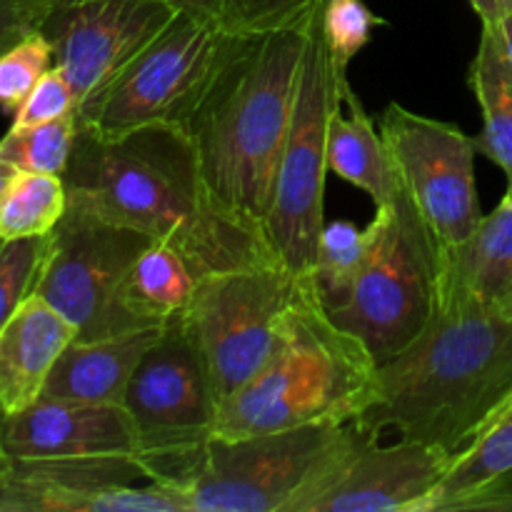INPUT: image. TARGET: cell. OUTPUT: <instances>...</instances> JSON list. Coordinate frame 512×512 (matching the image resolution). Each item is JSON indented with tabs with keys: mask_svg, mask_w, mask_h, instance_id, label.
Here are the masks:
<instances>
[{
	"mask_svg": "<svg viewBox=\"0 0 512 512\" xmlns=\"http://www.w3.org/2000/svg\"><path fill=\"white\" fill-rule=\"evenodd\" d=\"M380 133L405 195L438 240V248L463 243L483 218L475 190L478 143L473 135L445 120L413 113L400 103L383 110Z\"/></svg>",
	"mask_w": 512,
	"mask_h": 512,
	"instance_id": "7c38bea8",
	"label": "cell"
},
{
	"mask_svg": "<svg viewBox=\"0 0 512 512\" xmlns=\"http://www.w3.org/2000/svg\"><path fill=\"white\" fill-rule=\"evenodd\" d=\"M153 238L75 205L50 233L35 295L75 328L78 340L145 330L128 303V275Z\"/></svg>",
	"mask_w": 512,
	"mask_h": 512,
	"instance_id": "9c48e42d",
	"label": "cell"
},
{
	"mask_svg": "<svg viewBox=\"0 0 512 512\" xmlns=\"http://www.w3.org/2000/svg\"><path fill=\"white\" fill-rule=\"evenodd\" d=\"M468 80L483 110V133L475 138L478 153L508 175L512 188V70L495 23H483Z\"/></svg>",
	"mask_w": 512,
	"mask_h": 512,
	"instance_id": "7402d4cb",
	"label": "cell"
},
{
	"mask_svg": "<svg viewBox=\"0 0 512 512\" xmlns=\"http://www.w3.org/2000/svg\"><path fill=\"white\" fill-rule=\"evenodd\" d=\"M160 328L133 330L98 340L75 338L50 370L43 395L73 403H120L145 350Z\"/></svg>",
	"mask_w": 512,
	"mask_h": 512,
	"instance_id": "d6986e66",
	"label": "cell"
},
{
	"mask_svg": "<svg viewBox=\"0 0 512 512\" xmlns=\"http://www.w3.org/2000/svg\"><path fill=\"white\" fill-rule=\"evenodd\" d=\"M75 340V328L40 295H30L0 333V415H13L43 395L50 370Z\"/></svg>",
	"mask_w": 512,
	"mask_h": 512,
	"instance_id": "ac0fdd59",
	"label": "cell"
},
{
	"mask_svg": "<svg viewBox=\"0 0 512 512\" xmlns=\"http://www.w3.org/2000/svg\"><path fill=\"white\" fill-rule=\"evenodd\" d=\"M10 463H13V458H10L8 448H5V440H3V428H0V480L8 475L10 470Z\"/></svg>",
	"mask_w": 512,
	"mask_h": 512,
	"instance_id": "8d00e7d4",
	"label": "cell"
},
{
	"mask_svg": "<svg viewBox=\"0 0 512 512\" xmlns=\"http://www.w3.org/2000/svg\"><path fill=\"white\" fill-rule=\"evenodd\" d=\"M78 120L75 113L63 115L43 125L10 128L0 140V160L18 168L20 173L63 175L73 155Z\"/></svg>",
	"mask_w": 512,
	"mask_h": 512,
	"instance_id": "d4e9b609",
	"label": "cell"
},
{
	"mask_svg": "<svg viewBox=\"0 0 512 512\" xmlns=\"http://www.w3.org/2000/svg\"><path fill=\"white\" fill-rule=\"evenodd\" d=\"M53 68V48L38 30H30L25 38L0 53V108L13 113L23 105L30 90Z\"/></svg>",
	"mask_w": 512,
	"mask_h": 512,
	"instance_id": "f546056e",
	"label": "cell"
},
{
	"mask_svg": "<svg viewBox=\"0 0 512 512\" xmlns=\"http://www.w3.org/2000/svg\"><path fill=\"white\" fill-rule=\"evenodd\" d=\"M328 168L373 198L375 208L388 205L403 190L398 168L390 155L380 125L363 108L350 83L335 105L328 128Z\"/></svg>",
	"mask_w": 512,
	"mask_h": 512,
	"instance_id": "44dd1931",
	"label": "cell"
},
{
	"mask_svg": "<svg viewBox=\"0 0 512 512\" xmlns=\"http://www.w3.org/2000/svg\"><path fill=\"white\" fill-rule=\"evenodd\" d=\"M180 10L170 0H73L43 10L35 30L48 38L53 65L73 88L75 103L83 105Z\"/></svg>",
	"mask_w": 512,
	"mask_h": 512,
	"instance_id": "5bb4252c",
	"label": "cell"
},
{
	"mask_svg": "<svg viewBox=\"0 0 512 512\" xmlns=\"http://www.w3.org/2000/svg\"><path fill=\"white\" fill-rule=\"evenodd\" d=\"M438 308L512 310V188L463 243L440 248Z\"/></svg>",
	"mask_w": 512,
	"mask_h": 512,
	"instance_id": "e0dca14e",
	"label": "cell"
},
{
	"mask_svg": "<svg viewBox=\"0 0 512 512\" xmlns=\"http://www.w3.org/2000/svg\"><path fill=\"white\" fill-rule=\"evenodd\" d=\"M18 3L23 5L25 13L30 15V20H33V28H35V20H38V15L43 13V10L53 8V5H60V3H73V0H18ZM170 3L180 5V8H185V10H195V13L213 15V18L220 20L225 0H170Z\"/></svg>",
	"mask_w": 512,
	"mask_h": 512,
	"instance_id": "d6a6232c",
	"label": "cell"
},
{
	"mask_svg": "<svg viewBox=\"0 0 512 512\" xmlns=\"http://www.w3.org/2000/svg\"><path fill=\"white\" fill-rule=\"evenodd\" d=\"M230 40L233 33L218 18L183 8L105 88L78 105L75 120L105 138L145 125L185 128Z\"/></svg>",
	"mask_w": 512,
	"mask_h": 512,
	"instance_id": "52a82bcc",
	"label": "cell"
},
{
	"mask_svg": "<svg viewBox=\"0 0 512 512\" xmlns=\"http://www.w3.org/2000/svg\"><path fill=\"white\" fill-rule=\"evenodd\" d=\"M383 23L385 20L378 18L363 0H325L320 33L335 68L348 73V65L370 43L373 30Z\"/></svg>",
	"mask_w": 512,
	"mask_h": 512,
	"instance_id": "f1b7e54d",
	"label": "cell"
},
{
	"mask_svg": "<svg viewBox=\"0 0 512 512\" xmlns=\"http://www.w3.org/2000/svg\"><path fill=\"white\" fill-rule=\"evenodd\" d=\"M298 290L300 278L280 260L198 278L180 320L208 365L218 403L270 358Z\"/></svg>",
	"mask_w": 512,
	"mask_h": 512,
	"instance_id": "30bf717a",
	"label": "cell"
},
{
	"mask_svg": "<svg viewBox=\"0 0 512 512\" xmlns=\"http://www.w3.org/2000/svg\"><path fill=\"white\" fill-rule=\"evenodd\" d=\"M0 428L10 458L148 460L138 428L120 403H73L40 395L20 413L0 415Z\"/></svg>",
	"mask_w": 512,
	"mask_h": 512,
	"instance_id": "2e32d148",
	"label": "cell"
},
{
	"mask_svg": "<svg viewBox=\"0 0 512 512\" xmlns=\"http://www.w3.org/2000/svg\"><path fill=\"white\" fill-rule=\"evenodd\" d=\"M358 438L353 423L210 438L188 478L190 512H300Z\"/></svg>",
	"mask_w": 512,
	"mask_h": 512,
	"instance_id": "8992f818",
	"label": "cell"
},
{
	"mask_svg": "<svg viewBox=\"0 0 512 512\" xmlns=\"http://www.w3.org/2000/svg\"><path fill=\"white\" fill-rule=\"evenodd\" d=\"M48 245L50 233L38 238L0 240V333L25 300L35 295Z\"/></svg>",
	"mask_w": 512,
	"mask_h": 512,
	"instance_id": "4316f807",
	"label": "cell"
},
{
	"mask_svg": "<svg viewBox=\"0 0 512 512\" xmlns=\"http://www.w3.org/2000/svg\"><path fill=\"white\" fill-rule=\"evenodd\" d=\"M375 380L378 360L330 318L313 278L305 275L270 358L218 405L213 438L355 423L373 400Z\"/></svg>",
	"mask_w": 512,
	"mask_h": 512,
	"instance_id": "277c9868",
	"label": "cell"
},
{
	"mask_svg": "<svg viewBox=\"0 0 512 512\" xmlns=\"http://www.w3.org/2000/svg\"><path fill=\"white\" fill-rule=\"evenodd\" d=\"M345 85L348 73L335 68L318 20L305 48L293 123L263 225L278 260L298 278L313 273L318 258L320 233L325 228V178L330 173L328 128L335 105L343 100Z\"/></svg>",
	"mask_w": 512,
	"mask_h": 512,
	"instance_id": "ba28073f",
	"label": "cell"
},
{
	"mask_svg": "<svg viewBox=\"0 0 512 512\" xmlns=\"http://www.w3.org/2000/svg\"><path fill=\"white\" fill-rule=\"evenodd\" d=\"M512 395V310L435 308L403 353L378 365L355 428L435 445L455 458Z\"/></svg>",
	"mask_w": 512,
	"mask_h": 512,
	"instance_id": "7a4b0ae2",
	"label": "cell"
},
{
	"mask_svg": "<svg viewBox=\"0 0 512 512\" xmlns=\"http://www.w3.org/2000/svg\"><path fill=\"white\" fill-rule=\"evenodd\" d=\"M370 248H373V225L358 228L350 220L325 223L323 233H320L318 258H315L313 273H310L323 303L335 300L353 283V278L368 260Z\"/></svg>",
	"mask_w": 512,
	"mask_h": 512,
	"instance_id": "484cf974",
	"label": "cell"
},
{
	"mask_svg": "<svg viewBox=\"0 0 512 512\" xmlns=\"http://www.w3.org/2000/svg\"><path fill=\"white\" fill-rule=\"evenodd\" d=\"M198 275L170 245L153 240L128 275V303L148 328H163L188 308Z\"/></svg>",
	"mask_w": 512,
	"mask_h": 512,
	"instance_id": "603a6c76",
	"label": "cell"
},
{
	"mask_svg": "<svg viewBox=\"0 0 512 512\" xmlns=\"http://www.w3.org/2000/svg\"><path fill=\"white\" fill-rule=\"evenodd\" d=\"M123 405L150 463L165 478L188 485L200 450L215 435L220 403L208 365L180 315L165 323L145 350Z\"/></svg>",
	"mask_w": 512,
	"mask_h": 512,
	"instance_id": "8fae6325",
	"label": "cell"
},
{
	"mask_svg": "<svg viewBox=\"0 0 512 512\" xmlns=\"http://www.w3.org/2000/svg\"><path fill=\"white\" fill-rule=\"evenodd\" d=\"M495 28H498L500 40H503L505 55H508V63H510V70H512V10H510V13H505L503 18L495 23Z\"/></svg>",
	"mask_w": 512,
	"mask_h": 512,
	"instance_id": "e575fe53",
	"label": "cell"
},
{
	"mask_svg": "<svg viewBox=\"0 0 512 512\" xmlns=\"http://www.w3.org/2000/svg\"><path fill=\"white\" fill-rule=\"evenodd\" d=\"M0 512H190L188 485L143 458H13Z\"/></svg>",
	"mask_w": 512,
	"mask_h": 512,
	"instance_id": "4fadbf2b",
	"label": "cell"
},
{
	"mask_svg": "<svg viewBox=\"0 0 512 512\" xmlns=\"http://www.w3.org/2000/svg\"><path fill=\"white\" fill-rule=\"evenodd\" d=\"M450 460L435 445L410 438L383 445L360 430L300 512H428Z\"/></svg>",
	"mask_w": 512,
	"mask_h": 512,
	"instance_id": "9a60e30c",
	"label": "cell"
},
{
	"mask_svg": "<svg viewBox=\"0 0 512 512\" xmlns=\"http://www.w3.org/2000/svg\"><path fill=\"white\" fill-rule=\"evenodd\" d=\"M483 23H498L505 13L512 10V0H468Z\"/></svg>",
	"mask_w": 512,
	"mask_h": 512,
	"instance_id": "836d02e7",
	"label": "cell"
},
{
	"mask_svg": "<svg viewBox=\"0 0 512 512\" xmlns=\"http://www.w3.org/2000/svg\"><path fill=\"white\" fill-rule=\"evenodd\" d=\"M78 103H75V93L65 75L58 68H50L43 78L38 80L28 98L23 100L18 110H15L13 128H30V125H43L50 120H58L63 115L75 113Z\"/></svg>",
	"mask_w": 512,
	"mask_h": 512,
	"instance_id": "4dcf8cb0",
	"label": "cell"
},
{
	"mask_svg": "<svg viewBox=\"0 0 512 512\" xmlns=\"http://www.w3.org/2000/svg\"><path fill=\"white\" fill-rule=\"evenodd\" d=\"M512 490V395L450 460L428 512L490 510Z\"/></svg>",
	"mask_w": 512,
	"mask_h": 512,
	"instance_id": "ffe728a7",
	"label": "cell"
},
{
	"mask_svg": "<svg viewBox=\"0 0 512 512\" xmlns=\"http://www.w3.org/2000/svg\"><path fill=\"white\" fill-rule=\"evenodd\" d=\"M373 248L353 283L323 303L330 318L360 338L380 363L403 353L438 308L440 248L413 200L375 208Z\"/></svg>",
	"mask_w": 512,
	"mask_h": 512,
	"instance_id": "5b68a950",
	"label": "cell"
},
{
	"mask_svg": "<svg viewBox=\"0 0 512 512\" xmlns=\"http://www.w3.org/2000/svg\"><path fill=\"white\" fill-rule=\"evenodd\" d=\"M30 30H35L33 20L25 13L23 5L18 0H0V53L25 38Z\"/></svg>",
	"mask_w": 512,
	"mask_h": 512,
	"instance_id": "1f68e13d",
	"label": "cell"
},
{
	"mask_svg": "<svg viewBox=\"0 0 512 512\" xmlns=\"http://www.w3.org/2000/svg\"><path fill=\"white\" fill-rule=\"evenodd\" d=\"M68 210L63 175L18 173L0 203V240L53 233Z\"/></svg>",
	"mask_w": 512,
	"mask_h": 512,
	"instance_id": "cb8c5ba5",
	"label": "cell"
},
{
	"mask_svg": "<svg viewBox=\"0 0 512 512\" xmlns=\"http://www.w3.org/2000/svg\"><path fill=\"white\" fill-rule=\"evenodd\" d=\"M318 20L258 35H233L185 125L215 198L260 228L273 203L300 68Z\"/></svg>",
	"mask_w": 512,
	"mask_h": 512,
	"instance_id": "3957f363",
	"label": "cell"
},
{
	"mask_svg": "<svg viewBox=\"0 0 512 512\" xmlns=\"http://www.w3.org/2000/svg\"><path fill=\"white\" fill-rule=\"evenodd\" d=\"M325 0H225L220 25L233 35H258L320 18Z\"/></svg>",
	"mask_w": 512,
	"mask_h": 512,
	"instance_id": "83f0119b",
	"label": "cell"
},
{
	"mask_svg": "<svg viewBox=\"0 0 512 512\" xmlns=\"http://www.w3.org/2000/svg\"><path fill=\"white\" fill-rule=\"evenodd\" d=\"M63 180L70 203L170 245L198 278L278 260L260 225L215 198L180 125H145L113 138L78 125Z\"/></svg>",
	"mask_w": 512,
	"mask_h": 512,
	"instance_id": "6da1fadb",
	"label": "cell"
},
{
	"mask_svg": "<svg viewBox=\"0 0 512 512\" xmlns=\"http://www.w3.org/2000/svg\"><path fill=\"white\" fill-rule=\"evenodd\" d=\"M18 173H20L18 168H13V165H10V163H5V160H0V203H3L5 193H8L10 183H13L15 175H18Z\"/></svg>",
	"mask_w": 512,
	"mask_h": 512,
	"instance_id": "d590c367",
	"label": "cell"
}]
</instances>
